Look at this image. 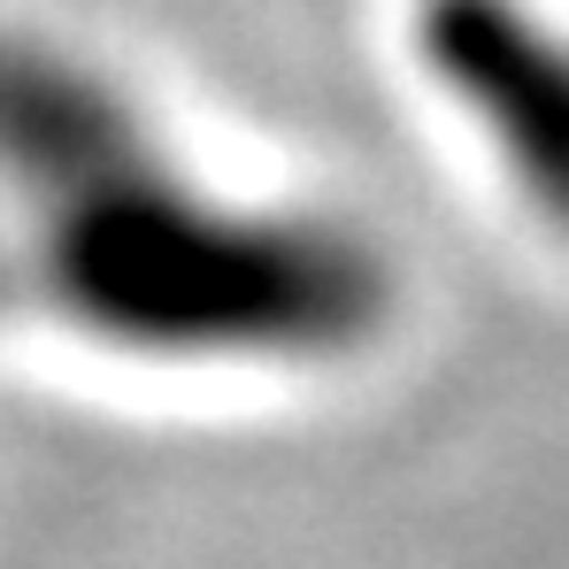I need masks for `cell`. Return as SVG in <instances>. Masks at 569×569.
<instances>
[{
  "label": "cell",
  "instance_id": "obj_1",
  "mask_svg": "<svg viewBox=\"0 0 569 569\" xmlns=\"http://www.w3.org/2000/svg\"><path fill=\"white\" fill-rule=\"evenodd\" d=\"M0 162L47 216L62 308L154 362H323L385 323V262L316 216L192 192L93 78L0 54Z\"/></svg>",
  "mask_w": 569,
  "mask_h": 569
},
{
  "label": "cell",
  "instance_id": "obj_2",
  "mask_svg": "<svg viewBox=\"0 0 569 569\" xmlns=\"http://www.w3.org/2000/svg\"><path fill=\"white\" fill-rule=\"evenodd\" d=\"M416 62L531 216L569 239V23L539 0H416Z\"/></svg>",
  "mask_w": 569,
  "mask_h": 569
}]
</instances>
